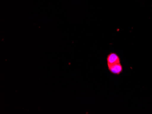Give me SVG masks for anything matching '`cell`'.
Returning a JSON list of instances; mask_svg holds the SVG:
<instances>
[{"mask_svg": "<svg viewBox=\"0 0 152 114\" xmlns=\"http://www.w3.org/2000/svg\"><path fill=\"white\" fill-rule=\"evenodd\" d=\"M107 66H110V65L120 63L119 57L114 53H111L107 56Z\"/></svg>", "mask_w": 152, "mask_h": 114, "instance_id": "1", "label": "cell"}, {"mask_svg": "<svg viewBox=\"0 0 152 114\" xmlns=\"http://www.w3.org/2000/svg\"><path fill=\"white\" fill-rule=\"evenodd\" d=\"M108 68L109 71L114 74H119L123 70V68L120 63L108 66Z\"/></svg>", "mask_w": 152, "mask_h": 114, "instance_id": "2", "label": "cell"}]
</instances>
